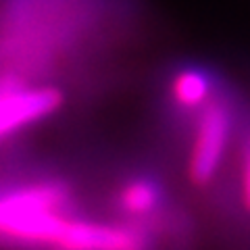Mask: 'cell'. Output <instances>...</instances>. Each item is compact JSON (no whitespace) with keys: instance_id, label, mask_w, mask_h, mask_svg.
I'll return each instance as SVG.
<instances>
[{"instance_id":"7","label":"cell","mask_w":250,"mask_h":250,"mask_svg":"<svg viewBox=\"0 0 250 250\" xmlns=\"http://www.w3.org/2000/svg\"><path fill=\"white\" fill-rule=\"evenodd\" d=\"M242 198H244L246 208L250 210V150L246 154L244 169H242Z\"/></svg>"},{"instance_id":"5","label":"cell","mask_w":250,"mask_h":250,"mask_svg":"<svg viewBox=\"0 0 250 250\" xmlns=\"http://www.w3.org/2000/svg\"><path fill=\"white\" fill-rule=\"evenodd\" d=\"M171 92H173V98L177 104L194 108V106H202L207 103L210 85H208V80L200 71L188 69V71H182L175 75Z\"/></svg>"},{"instance_id":"1","label":"cell","mask_w":250,"mask_h":250,"mask_svg":"<svg viewBox=\"0 0 250 250\" xmlns=\"http://www.w3.org/2000/svg\"><path fill=\"white\" fill-rule=\"evenodd\" d=\"M62 194L48 186L21 188L0 196V238L25 246L57 244L67 219Z\"/></svg>"},{"instance_id":"6","label":"cell","mask_w":250,"mask_h":250,"mask_svg":"<svg viewBox=\"0 0 250 250\" xmlns=\"http://www.w3.org/2000/svg\"><path fill=\"white\" fill-rule=\"evenodd\" d=\"M159 192L150 182H131L121 190L119 202L129 215H146L156 207Z\"/></svg>"},{"instance_id":"2","label":"cell","mask_w":250,"mask_h":250,"mask_svg":"<svg viewBox=\"0 0 250 250\" xmlns=\"http://www.w3.org/2000/svg\"><path fill=\"white\" fill-rule=\"evenodd\" d=\"M231 127V115L223 103H205L202 108L196 138H194L190 163L188 171L194 184L205 186L215 177V173L221 167L225 148L229 140Z\"/></svg>"},{"instance_id":"3","label":"cell","mask_w":250,"mask_h":250,"mask_svg":"<svg viewBox=\"0 0 250 250\" xmlns=\"http://www.w3.org/2000/svg\"><path fill=\"white\" fill-rule=\"evenodd\" d=\"M62 103L54 88H0V140L52 115Z\"/></svg>"},{"instance_id":"4","label":"cell","mask_w":250,"mask_h":250,"mask_svg":"<svg viewBox=\"0 0 250 250\" xmlns=\"http://www.w3.org/2000/svg\"><path fill=\"white\" fill-rule=\"evenodd\" d=\"M54 246L61 250H138L140 238L125 228L67 219Z\"/></svg>"}]
</instances>
